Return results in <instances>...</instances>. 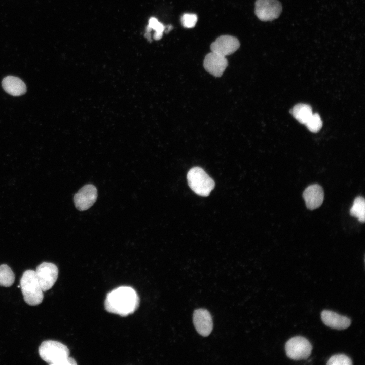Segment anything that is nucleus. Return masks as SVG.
<instances>
[{
    "label": "nucleus",
    "instance_id": "obj_1",
    "mask_svg": "<svg viewBox=\"0 0 365 365\" xmlns=\"http://www.w3.org/2000/svg\"><path fill=\"white\" fill-rule=\"evenodd\" d=\"M139 304V298L136 291L132 287L125 286L119 287L108 293L104 302L107 312L122 316L133 313Z\"/></svg>",
    "mask_w": 365,
    "mask_h": 365
},
{
    "label": "nucleus",
    "instance_id": "obj_2",
    "mask_svg": "<svg viewBox=\"0 0 365 365\" xmlns=\"http://www.w3.org/2000/svg\"><path fill=\"white\" fill-rule=\"evenodd\" d=\"M41 358L51 365H73L77 363L69 357L68 348L64 344L54 340L43 341L39 348Z\"/></svg>",
    "mask_w": 365,
    "mask_h": 365
},
{
    "label": "nucleus",
    "instance_id": "obj_3",
    "mask_svg": "<svg viewBox=\"0 0 365 365\" xmlns=\"http://www.w3.org/2000/svg\"><path fill=\"white\" fill-rule=\"evenodd\" d=\"M20 287L25 302L31 306L41 304L44 295L38 281L35 271L27 270L24 272L20 279Z\"/></svg>",
    "mask_w": 365,
    "mask_h": 365
},
{
    "label": "nucleus",
    "instance_id": "obj_4",
    "mask_svg": "<svg viewBox=\"0 0 365 365\" xmlns=\"http://www.w3.org/2000/svg\"><path fill=\"white\" fill-rule=\"evenodd\" d=\"M187 178L190 188L201 196H208L215 186L214 180L199 167L191 168L188 172Z\"/></svg>",
    "mask_w": 365,
    "mask_h": 365
},
{
    "label": "nucleus",
    "instance_id": "obj_5",
    "mask_svg": "<svg viewBox=\"0 0 365 365\" xmlns=\"http://www.w3.org/2000/svg\"><path fill=\"white\" fill-rule=\"evenodd\" d=\"M312 346L306 338L295 336L289 339L285 345L287 356L293 360L306 359L311 353Z\"/></svg>",
    "mask_w": 365,
    "mask_h": 365
},
{
    "label": "nucleus",
    "instance_id": "obj_6",
    "mask_svg": "<svg viewBox=\"0 0 365 365\" xmlns=\"http://www.w3.org/2000/svg\"><path fill=\"white\" fill-rule=\"evenodd\" d=\"M35 273L41 287L46 291L52 287L58 275L57 267L53 263L43 262L36 269Z\"/></svg>",
    "mask_w": 365,
    "mask_h": 365
},
{
    "label": "nucleus",
    "instance_id": "obj_7",
    "mask_svg": "<svg viewBox=\"0 0 365 365\" xmlns=\"http://www.w3.org/2000/svg\"><path fill=\"white\" fill-rule=\"evenodd\" d=\"M282 12V6L277 0H257L255 14L261 20L272 21L277 18Z\"/></svg>",
    "mask_w": 365,
    "mask_h": 365
},
{
    "label": "nucleus",
    "instance_id": "obj_8",
    "mask_svg": "<svg viewBox=\"0 0 365 365\" xmlns=\"http://www.w3.org/2000/svg\"><path fill=\"white\" fill-rule=\"evenodd\" d=\"M97 197L96 187L92 184L86 185L75 194L74 201L77 209L80 211L87 210L95 203Z\"/></svg>",
    "mask_w": 365,
    "mask_h": 365
},
{
    "label": "nucleus",
    "instance_id": "obj_9",
    "mask_svg": "<svg viewBox=\"0 0 365 365\" xmlns=\"http://www.w3.org/2000/svg\"><path fill=\"white\" fill-rule=\"evenodd\" d=\"M239 47L240 43L236 38L223 35L211 44L210 49L211 52L226 57L234 53Z\"/></svg>",
    "mask_w": 365,
    "mask_h": 365
},
{
    "label": "nucleus",
    "instance_id": "obj_10",
    "mask_svg": "<svg viewBox=\"0 0 365 365\" xmlns=\"http://www.w3.org/2000/svg\"><path fill=\"white\" fill-rule=\"evenodd\" d=\"M193 321L197 332L201 336H208L213 328L212 317L209 311L205 309H196L193 315Z\"/></svg>",
    "mask_w": 365,
    "mask_h": 365
},
{
    "label": "nucleus",
    "instance_id": "obj_11",
    "mask_svg": "<svg viewBox=\"0 0 365 365\" xmlns=\"http://www.w3.org/2000/svg\"><path fill=\"white\" fill-rule=\"evenodd\" d=\"M228 66V61L225 56L211 52L204 59L203 66L209 74L217 77L222 75Z\"/></svg>",
    "mask_w": 365,
    "mask_h": 365
},
{
    "label": "nucleus",
    "instance_id": "obj_12",
    "mask_svg": "<svg viewBox=\"0 0 365 365\" xmlns=\"http://www.w3.org/2000/svg\"><path fill=\"white\" fill-rule=\"evenodd\" d=\"M303 196L307 208L314 210L321 205L324 199V192L320 185L313 184L305 189Z\"/></svg>",
    "mask_w": 365,
    "mask_h": 365
},
{
    "label": "nucleus",
    "instance_id": "obj_13",
    "mask_svg": "<svg viewBox=\"0 0 365 365\" xmlns=\"http://www.w3.org/2000/svg\"><path fill=\"white\" fill-rule=\"evenodd\" d=\"M321 318L324 324L334 329L344 330L351 324V320L349 318L330 310L322 311Z\"/></svg>",
    "mask_w": 365,
    "mask_h": 365
},
{
    "label": "nucleus",
    "instance_id": "obj_14",
    "mask_svg": "<svg viewBox=\"0 0 365 365\" xmlns=\"http://www.w3.org/2000/svg\"><path fill=\"white\" fill-rule=\"evenodd\" d=\"M2 86L7 93L15 96L22 95L26 92L25 83L15 76H8L4 78L2 81Z\"/></svg>",
    "mask_w": 365,
    "mask_h": 365
},
{
    "label": "nucleus",
    "instance_id": "obj_15",
    "mask_svg": "<svg viewBox=\"0 0 365 365\" xmlns=\"http://www.w3.org/2000/svg\"><path fill=\"white\" fill-rule=\"evenodd\" d=\"M294 117L300 123L305 124L312 115V110L308 104L299 103L295 105L291 110Z\"/></svg>",
    "mask_w": 365,
    "mask_h": 365
},
{
    "label": "nucleus",
    "instance_id": "obj_16",
    "mask_svg": "<svg viewBox=\"0 0 365 365\" xmlns=\"http://www.w3.org/2000/svg\"><path fill=\"white\" fill-rule=\"evenodd\" d=\"M165 29V26L162 23L160 22L155 17H152L149 20V24L147 27L146 33L144 36L149 41H151L150 32L152 30H154L155 33L153 38L155 40H159L162 38Z\"/></svg>",
    "mask_w": 365,
    "mask_h": 365
},
{
    "label": "nucleus",
    "instance_id": "obj_17",
    "mask_svg": "<svg viewBox=\"0 0 365 365\" xmlns=\"http://www.w3.org/2000/svg\"><path fill=\"white\" fill-rule=\"evenodd\" d=\"M351 216L358 218L359 221L363 223L365 220V201L362 196H358L354 200L353 204L350 210Z\"/></svg>",
    "mask_w": 365,
    "mask_h": 365
},
{
    "label": "nucleus",
    "instance_id": "obj_18",
    "mask_svg": "<svg viewBox=\"0 0 365 365\" xmlns=\"http://www.w3.org/2000/svg\"><path fill=\"white\" fill-rule=\"evenodd\" d=\"M15 281V275L11 269L6 264L0 265V286L10 287Z\"/></svg>",
    "mask_w": 365,
    "mask_h": 365
},
{
    "label": "nucleus",
    "instance_id": "obj_19",
    "mask_svg": "<svg viewBox=\"0 0 365 365\" xmlns=\"http://www.w3.org/2000/svg\"><path fill=\"white\" fill-rule=\"evenodd\" d=\"M305 125L309 131L313 133H316L321 128L322 121L318 114H312L305 123Z\"/></svg>",
    "mask_w": 365,
    "mask_h": 365
},
{
    "label": "nucleus",
    "instance_id": "obj_20",
    "mask_svg": "<svg viewBox=\"0 0 365 365\" xmlns=\"http://www.w3.org/2000/svg\"><path fill=\"white\" fill-rule=\"evenodd\" d=\"M326 364L328 365H351L352 362L347 355L339 354L331 356Z\"/></svg>",
    "mask_w": 365,
    "mask_h": 365
},
{
    "label": "nucleus",
    "instance_id": "obj_21",
    "mask_svg": "<svg viewBox=\"0 0 365 365\" xmlns=\"http://www.w3.org/2000/svg\"><path fill=\"white\" fill-rule=\"evenodd\" d=\"M197 19V16L195 14L185 13L181 16L180 21L184 27L191 28L195 26Z\"/></svg>",
    "mask_w": 365,
    "mask_h": 365
}]
</instances>
